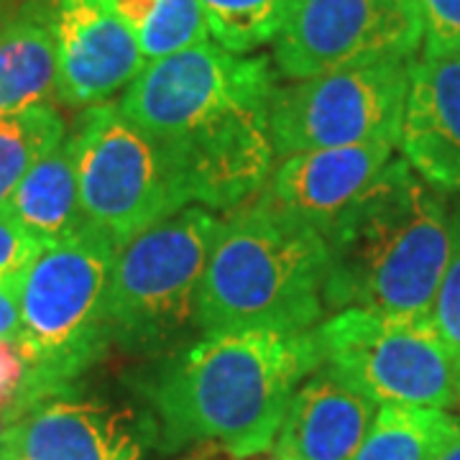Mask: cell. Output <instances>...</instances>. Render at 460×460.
Instances as JSON below:
<instances>
[{
    "mask_svg": "<svg viewBox=\"0 0 460 460\" xmlns=\"http://www.w3.org/2000/svg\"><path fill=\"white\" fill-rule=\"evenodd\" d=\"M223 220L184 208L115 251L108 287L111 343L159 348L198 325V296Z\"/></svg>",
    "mask_w": 460,
    "mask_h": 460,
    "instance_id": "6",
    "label": "cell"
},
{
    "mask_svg": "<svg viewBox=\"0 0 460 460\" xmlns=\"http://www.w3.org/2000/svg\"><path fill=\"white\" fill-rule=\"evenodd\" d=\"M151 447H159L151 414L69 392L33 404L3 438L18 460H144Z\"/></svg>",
    "mask_w": 460,
    "mask_h": 460,
    "instance_id": "11",
    "label": "cell"
},
{
    "mask_svg": "<svg viewBox=\"0 0 460 460\" xmlns=\"http://www.w3.org/2000/svg\"><path fill=\"white\" fill-rule=\"evenodd\" d=\"M320 230L256 199L223 223L198 296V328L305 332L325 313Z\"/></svg>",
    "mask_w": 460,
    "mask_h": 460,
    "instance_id": "4",
    "label": "cell"
},
{
    "mask_svg": "<svg viewBox=\"0 0 460 460\" xmlns=\"http://www.w3.org/2000/svg\"><path fill=\"white\" fill-rule=\"evenodd\" d=\"M69 136L84 226L108 235L115 248L187 208L190 195L166 146L120 105L87 108Z\"/></svg>",
    "mask_w": 460,
    "mask_h": 460,
    "instance_id": "7",
    "label": "cell"
},
{
    "mask_svg": "<svg viewBox=\"0 0 460 460\" xmlns=\"http://www.w3.org/2000/svg\"><path fill=\"white\" fill-rule=\"evenodd\" d=\"M314 341L323 366L378 407L456 404L458 363L429 320L350 307L314 330Z\"/></svg>",
    "mask_w": 460,
    "mask_h": 460,
    "instance_id": "8",
    "label": "cell"
},
{
    "mask_svg": "<svg viewBox=\"0 0 460 460\" xmlns=\"http://www.w3.org/2000/svg\"><path fill=\"white\" fill-rule=\"evenodd\" d=\"M57 0H21L0 16V115L57 95Z\"/></svg>",
    "mask_w": 460,
    "mask_h": 460,
    "instance_id": "16",
    "label": "cell"
},
{
    "mask_svg": "<svg viewBox=\"0 0 460 460\" xmlns=\"http://www.w3.org/2000/svg\"><path fill=\"white\" fill-rule=\"evenodd\" d=\"M8 428H11V417H8L5 407H0V447H3V438H5Z\"/></svg>",
    "mask_w": 460,
    "mask_h": 460,
    "instance_id": "27",
    "label": "cell"
},
{
    "mask_svg": "<svg viewBox=\"0 0 460 460\" xmlns=\"http://www.w3.org/2000/svg\"><path fill=\"white\" fill-rule=\"evenodd\" d=\"M323 366L314 330H223L166 363L146 386L159 447L217 445L230 458L274 447L299 384Z\"/></svg>",
    "mask_w": 460,
    "mask_h": 460,
    "instance_id": "2",
    "label": "cell"
},
{
    "mask_svg": "<svg viewBox=\"0 0 460 460\" xmlns=\"http://www.w3.org/2000/svg\"><path fill=\"white\" fill-rule=\"evenodd\" d=\"M376 407V402L328 366H320L292 396L274 456L284 460H353Z\"/></svg>",
    "mask_w": 460,
    "mask_h": 460,
    "instance_id": "15",
    "label": "cell"
},
{
    "mask_svg": "<svg viewBox=\"0 0 460 460\" xmlns=\"http://www.w3.org/2000/svg\"><path fill=\"white\" fill-rule=\"evenodd\" d=\"M422 18L425 59L460 54V0H414Z\"/></svg>",
    "mask_w": 460,
    "mask_h": 460,
    "instance_id": "23",
    "label": "cell"
},
{
    "mask_svg": "<svg viewBox=\"0 0 460 460\" xmlns=\"http://www.w3.org/2000/svg\"><path fill=\"white\" fill-rule=\"evenodd\" d=\"M394 148L392 141H371L284 156L259 199L325 233L376 181Z\"/></svg>",
    "mask_w": 460,
    "mask_h": 460,
    "instance_id": "13",
    "label": "cell"
},
{
    "mask_svg": "<svg viewBox=\"0 0 460 460\" xmlns=\"http://www.w3.org/2000/svg\"><path fill=\"white\" fill-rule=\"evenodd\" d=\"M411 59L350 66L277 87L269 131L277 156L392 141L399 146Z\"/></svg>",
    "mask_w": 460,
    "mask_h": 460,
    "instance_id": "9",
    "label": "cell"
},
{
    "mask_svg": "<svg viewBox=\"0 0 460 460\" xmlns=\"http://www.w3.org/2000/svg\"><path fill=\"white\" fill-rule=\"evenodd\" d=\"M0 460H18V458L13 456V453H8V450H3V447H0Z\"/></svg>",
    "mask_w": 460,
    "mask_h": 460,
    "instance_id": "30",
    "label": "cell"
},
{
    "mask_svg": "<svg viewBox=\"0 0 460 460\" xmlns=\"http://www.w3.org/2000/svg\"><path fill=\"white\" fill-rule=\"evenodd\" d=\"M274 460H284V458H274Z\"/></svg>",
    "mask_w": 460,
    "mask_h": 460,
    "instance_id": "32",
    "label": "cell"
},
{
    "mask_svg": "<svg viewBox=\"0 0 460 460\" xmlns=\"http://www.w3.org/2000/svg\"><path fill=\"white\" fill-rule=\"evenodd\" d=\"M422 44L414 0H295L274 39L284 77L307 80L350 66L411 59Z\"/></svg>",
    "mask_w": 460,
    "mask_h": 460,
    "instance_id": "10",
    "label": "cell"
},
{
    "mask_svg": "<svg viewBox=\"0 0 460 460\" xmlns=\"http://www.w3.org/2000/svg\"><path fill=\"white\" fill-rule=\"evenodd\" d=\"M399 146L440 192H460V54L411 62Z\"/></svg>",
    "mask_w": 460,
    "mask_h": 460,
    "instance_id": "14",
    "label": "cell"
},
{
    "mask_svg": "<svg viewBox=\"0 0 460 460\" xmlns=\"http://www.w3.org/2000/svg\"><path fill=\"white\" fill-rule=\"evenodd\" d=\"M11 8V0H0V16Z\"/></svg>",
    "mask_w": 460,
    "mask_h": 460,
    "instance_id": "31",
    "label": "cell"
},
{
    "mask_svg": "<svg viewBox=\"0 0 460 460\" xmlns=\"http://www.w3.org/2000/svg\"><path fill=\"white\" fill-rule=\"evenodd\" d=\"M29 363L18 341H0V407H11L26 381Z\"/></svg>",
    "mask_w": 460,
    "mask_h": 460,
    "instance_id": "25",
    "label": "cell"
},
{
    "mask_svg": "<svg viewBox=\"0 0 460 460\" xmlns=\"http://www.w3.org/2000/svg\"><path fill=\"white\" fill-rule=\"evenodd\" d=\"M115 243L84 226L44 246L18 281L21 335L29 363L26 381L8 407L11 425L33 404L69 392V384L98 361L111 343L108 287Z\"/></svg>",
    "mask_w": 460,
    "mask_h": 460,
    "instance_id": "5",
    "label": "cell"
},
{
    "mask_svg": "<svg viewBox=\"0 0 460 460\" xmlns=\"http://www.w3.org/2000/svg\"><path fill=\"white\" fill-rule=\"evenodd\" d=\"M18 281L0 279V341H18L21 335Z\"/></svg>",
    "mask_w": 460,
    "mask_h": 460,
    "instance_id": "26",
    "label": "cell"
},
{
    "mask_svg": "<svg viewBox=\"0 0 460 460\" xmlns=\"http://www.w3.org/2000/svg\"><path fill=\"white\" fill-rule=\"evenodd\" d=\"M429 325L438 332L445 348L453 353L456 363L460 361V215L453 217V246L447 256V266L432 299Z\"/></svg>",
    "mask_w": 460,
    "mask_h": 460,
    "instance_id": "22",
    "label": "cell"
},
{
    "mask_svg": "<svg viewBox=\"0 0 460 460\" xmlns=\"http://www.w3.org/2000/svg\"><path fill=\"white\" fill-rule=\"evenodd\" d=\"M5 208L44 246L59 243L84 228L72 136L33 166Z\"/></svg>",
    "mask_w": 460,
    "mask_h": 460,
    "instance_id": "17",
    "label": "cell"
},
{
    "mask_svg": "<svg viewBox=\"0 0 460 460\" xmlns=\"http://www.w3.org/2000/svg\"><path fill=\"white\" fill-rule=\"evenodd\" d=\"M456 404L460 407V361H458V374H456Z\"/></svg>",
    "mask_w": 460,
    "mask_h": 460,
    "instance_id": "29",
    "label": "cell"
},
{
    "mask_svg": "<svg viewBox=\"0 0 460 460\" xmlns=\"http://www.w3.org/2000/svg\"><path fill=\"white\" fill-rule=\"evenodd\" d=\"M65 138V120L49 102L0 115V208L8 205L23 177Z\"/></svg>",
    "mask_w": 460,
    "mask_h": 460,
    "instance_id": "20",
    "label": "cell"
},
{
    "mask_svg": "<svg viewBox=\"0 0 460 460\" xmlns=\"http://www.w3.org/2000/svg\"><path fill=\"white\" fill-rule=\"evenodd\" d=\"M41 251L44 243L23 228L8 208H0V279H21Z\"/></svg>",
    "mask_w": 460,
    "mask_h": 460,
    "instance_id": "24",
    "label": "cell"
},
{
    "mask_svg": "<svg viewBox=\"0 0 460 460\" xmlns=\"http://www.w3.org/2000/svg\"><path fill=\"white\" fill-rule=\"evenodd\" d=\"M323 238L325 310L429 320L453 246V217L404 159H392Z\"/></svg>",
    "mask_w": 460,
    "mask_h": 460,
    "instance_id": "3",
    "label": "cell"
},
{
    "mask_svg": "<svg viewBox=\"0 0 460 460\" xmlns=\"http://www.w3.org/2000/svg\"><path fill=\"white\" fill-rule=\"evenodd\" d=\"M274 93L266 57H238L205 41L148 62L120 111L164 144L190 202L230 210L256 195L274 169Z\"/></svg>",
    "mask_w": 460,
    "mask_h": 460,
    "instance_id": "1",
    "label": "cell"
},
{
    "mask_svg": "<svg viewBox=\"0 0 460 460\" xmlns=\"http://www.w3.org/2000/svg\"><path fill=\"white\" fill-rule=\"evenodd\" d=\"M223 49L253 51L274 41L295 0H198Z\"/></svg>",
    "mask_w": 460,
    "mask_h": 460,
    "instance_id": "21",
    "label": "cell"
},
{
    "mask_svg": "<svg viewBox=\"0 0 460 460\" xmlns=\"http://www.w3.org/2000/svg\"><path fill=\"white\" fill-rule=\"evenodd\" d=\"M113 5L151 62L208 41L210 29L198 0H113Z\"/></svg>",
    "mask_w": 460,
    "mask_h": 460,
    "instance_id": "19",
    "label": "cell"
},
{
    "mask_svg": "<svg viewBox=\"0 0 460 460\" xmlns=\"http://www.w3.org/2000/svg\"><path fill=\"white\" fill-rule=\"evenodd\" d=\"M440 460H460V438L445 450L443 456H440Z\"/></svg>",
    "mask_w": 460,
    "mask_h": 460,
    "instance_id": "28",
    "label": "cell"
},
{
    "mask_svg": "<svg viewBox=\"0 0 460 460\" xmlns=\"http://www.w3.org/2000/svg\"><path fill=\"white\" fill-rule=\"evenodd\" d=\"M57 98L93 108L144 72L146 57L113 0H57Z\"/></svg>",
    "mask_w": 460,
    "mask_h": 460,
    "instance_id": "12",
    "label": "cell"
},
{
    "mask_svg": "<svg viewBox=\"0 0 460 460\" xmlns=\"http://www.w3.org/2000/svg\"><path fill=\"white\" fill-rule=\"evenodd\" d=\"M460 438V422L445 410L381 404L353 460H440Z\"/></svg>",
    "mask_w": 460,
    "mask_h": 460,
    "instance_id": "18",
    "label": "cell"
}]
</instances>
